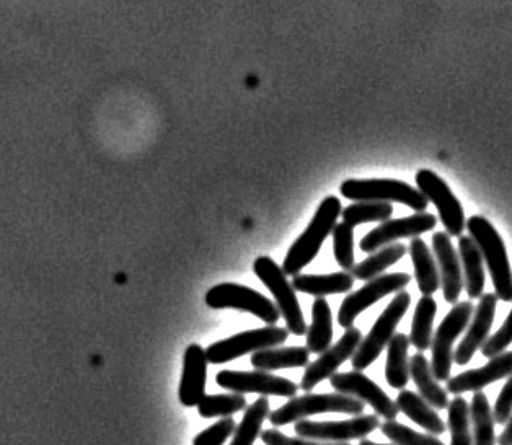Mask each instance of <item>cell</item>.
Instances as JSON below:
<instances>
[{"label": "cell", "instance_id": "5bb4252c", "mask_svg": "<svg viewBox=\"0 0 512 445\" xmlns=\"http://www.w3.org/2000/svg\"><path fill=\"white\" fill-rule=\"evenodd\" d=\"M330 385L335 388V392L358 398L362 403L371 405L377 416H382L387 421H395L400 413L397 403L374 380L369 379L362 372H343V374L336 372L330 377Z\"/></svg>", "mask_w": 512, "mask_h": 445}, {"label": "cell", "instance_id": "836d02e7", "mask_svg": "<svg viewBox=\"0 0 512 445\" xmlns=\"http://www.w3.org/2000/svg\"><path fill=\"white\" fill-rule=\"evenodd\" d=\"M392 214V204L374 203V201H359L341 211L343 222L351 227L367 224V222H387L390 221Z\"/></svg>", "mask_w": 512, "mask_h": 445}, {"label": "cell", "instance_id": "ffe728a7", "mask_svg": "<svg viewBox=\"0 0 512 445\" xmlns=\"http://www.w3.org/2000/svg\"><path fill=\"white\" fill-rule=\"evenodd\" d=\"M206 380H208V357L199 344H190L183 357V374H181L180 388H178V397L181 405L198 406L199 401L203 400L204 390H206Z\"/></svg>", "mask_w": 512, "mask_h": 445}, {"label": "cell", "instance_id": "ba28073f", "mask_svg": "<svg viewBox=\"0 0 512 445\" xmlns=\"http://www.w3.org/2000/svg\"><path fill=\"white\" fill-rule=\"evenodd\" d=\"M472 315L473 304L470 300L457 302L434 333L433 343H431V351H433L431 369L437 382H447L451 379L454 343L468 327Z\"/></svg>", "mask_w": 512, "mask_h": 445}, {"label": "cell", "instance_id": "277c9868", "mask_svg": "<svg viewBox=\"0 0 512 445\" xmlns=\"http://www.w3.org/2000/svg\"><path fill=\"white\" fill-rule=\"evenodd\" d=\"M341 196L351 201H374V203L405 204L415 212H428L429 201L420 190L405 181L389 178L372 180H346L340 186Z\"/></svg>", "mask_w": 512, "mask_h": 445}, {"label": "cell", "instance_id": "4316f807", "mask_svg": "<svg viewBox=\"0 0 512 445\" xmlns=\"http://www.w3.org/2000/svg\"><path fill=\"white\" fill-rule=\"evenodd\" d=\"M387 346H389L387 348V364H385L387 384L397 390H405L411 379L410 359H408L410 338L403 333H395Z\"/></svg>", "mask_w": 512, "mask_h": 445}, {"label": "cell", "instance_id": "4dcf8cb0", "mask_svg": "<svg viewBox=\"0 0 512 445\" xmlns=\"http://www.w3.org/2000/svg\"><path fill=\"white\" fill-rule=\"evenodd\" d=\"M470 421L473 426V445H495V416L485 393L475 392L470 405Z\"/></svg>", "mask_w": 512, "mask_h": 445}, {"label": "cell", "instance_id": "ac0fdd59", "mask_svg": "<svg viewBox=\"0 0 512 445\" xmlns=\"http://www.w3.org/2000/svg\"><path fill=\"white\" fill-rule=\"evenodd\" d=\"M433 250L439 265V273H441L444 299L447 304L455 305L464 291V273H462L459 252L452 245L451 235L447 232H436L433 235Z\"/></svg>", "mask_w": 512, "mask_h": 445}, {"label": "cell", "instance_id": "8d00e7d4", "mask_svg": "<svg viewBox=\"0 0 512 445\" xmlns=\"http://www.w3.org/2000/svg\"><path fill=\"white\" fill-rule=\"evenodd\" d=\"M332 235L336 263L349 273L356 265V261H354V227L340 222L335 225Z\"/></svg>", "mask_w": 512, "mask_h": 445}, {"label": "cell", "instance_id": "1f68e13d", "mask_svg": "<svg viewBox=\"0 0 512 445\" xmlns=\"http://www.w3.org/2000/svg\"><path fill=\"white\" fill-rule=\"evenodd\" d=\"M270 401L268 398L261 397L253 401L252 405L247 406L242 423L237 426L234 432V439L230 445H253L256 437L260 436L261 428L266 418H270Z\"/></svg>", "mask_w": 512, "mask_h": 445}, {"label": "cell", "instance_id": "4fadbf2b", "mask_svg": "<svg viewBox=\"0 0 512 445\" xmlns=\"http://www.w3.org/2000/svg\"><path fill=\"white\" fill-rule=\"evenodd\" d=\"M216 382L219 387L226 388L232 393H258L263 397H296L299 385L284 377L270 374L263 371H221L216 375Z\"/></svg>", "mask_w": 512, "mask_h": 445}, {"label": "cell", "instance_id": "7bdbcfd3", "mask_svg": "<svg viewBox=\"0 0 512 445\" xmlns=\"http://www.w3.org/2000/svg\"><path fill=\"white\" fill-rule=\"evenodd\" d=\"M359 445H395V444H377V442L367 441V439H364V441L359 442Z\"/></svg>", "mask_w": 512, "mask_h": 445}, {"label": "cell", "instance_id": "7402d4cb", "mask_svg": "<svg viewBox=\"0 0 512 445\" xmlns=\"http://www.w3.org/2000/svg\"><path fill=\"white\" fill-rule=\"evenodd\" d=\"M354 286V278L348 271L333 274H297L292 278L296 292L309 296L325 297L332 294H345Z\"/></svg>", "mask_w": 512, "mask_h": 445}, {"label": "cell", "instance_id": "60d3db41", "mask_svg": "<svg viewBox=\"0 0 512 445\" xmlns=\"http://www.w3.org/2000/svg\"><path fill=\"white\" fill-rule=\"evenodd\" d=\"M495 423L506 424L512 416V375L509 377L508 382L504 384L503 390L499 393L498 400H496L495 410Z\"/></svg>", "mask_w": 512, "mask_h": 445}, {"label": "cell", "instance_id": "3957f363", "mask_svg": "<svg viewBox=\"0 0 512 445\" xmlns=\"http://www.w3.org/2000/svg\"><path fill=\"white\" fill-rule=\"evenodd\" d=\"M366 408L358 398L343 393H307L302 397H294L278 410L271 411L270 423L276 428L286 424L297 423L309 416L322 413H345V415L361 416Z\"/></svg>", "mask_w": 512, "mask_h": 445}, {"label": "cell", "instance_id": "b9f144b4", "mask_svg": "<svg viewBox=\"0 0 512 445\" xmlns=\"http://www.w3.org/2000/svg\"><path fill=\"white\" fill-rule=\"evenodd\" d=\"M499 445H512V416L509 418L508 423H506V429H504L503 434L496 439Z\"/></svg>", "mask_w": 512, "mask_h": 445}, {"label": "cell", "instance_id": "8992f818", "mask_svg": "<svg viewBox=\"0 0 512 445\" xmlns=\"http://www.w3.org/2000/svg\"><path fill=\"white\" fill-rule=\"evenodd\" d=\"M410 304L411 296L407 291L397 292V296L393 297L392 302L387 305V309L377 318V322L367 333L366 338H362L358 351L351 359L354 371L362 372L371 366L372 362L379 359L385 346L395 336L398 323L402 322L405 313L410 309Z\"/></svg>", "mask_w": 512, "mask_h": 445}, {"label": "cell", "instance_id": "9a60e30c", "mask_svg": "<svg viewBox=\"0 0 512 445\" xmlns=\"http://www.w3.org/2000/svg\"><path fill=\"white\" fill-rule=\"evenodd\" d=\"M361 341V330L354 327L348 328L345 331V335L341 336L338 343H335V346H330L325 353L320 354L317 361L307 366L299 388L309 393L320 382L330 379L348 359H353L354 353L358 351Z\"/></svg>", "mask_w": 512, "mask_h": 445}, {"label": "cell", "instance_id": "f1b7e54d", "mask_svg": "<svg viewBox=\"0 0 512 445\" xmlns=\"http://www.w3.org/2000/svg\"><path fill=\"white\" fill-rule=\"evenodd\" d=\"M408 248L403 243H392L387 247L380 248L376 253H371L369 258L361 261L358 265L349 271L354 279L359 281H371V279L379 278L385 269L395 265L407 255Z\"/></svg>", "mask_w": 512, "mask_h": 445}, {"label": "cell", "instance_id": "cb8c5ba5", "mask_svg": "<svg viewBox=\"0 0 512 445\" xmlns=\"http://www.w3.org/2000/svg\"><path fill=\"white\" fill-rule=\"evenodd\" d=\"M398 410L403 415L411 419L413 423L418 424L421 428L426 429L433 436H441L447 431V426L442 421L441 416L437 415L433 406H429L420 393L410 392V390H402L398 393L397 401Z\"/></svg>", "mask_w": 512, "mask_h": 445}, {"label": "cell", "instance_id": "e0dca14e", "mask_svg": "<svg viewBox=\"0 0 512 445\" xmlns=\"http://www.w3.org/2000/svg\"><path fill=\"white\" fill-rule=\"evenodd\" d=\"M496 305H498L496 294L488 292L480 297L477 309L473 310L472 322L465 333V338L459 344V348L455 349V364L467 366L478 349L483 348V344L486 343L488 335H490L493 322H495Z\"/></svg>", "mask_w": 512, "mask_h": 445}, {"label": "cell", "instance_id": "ab89813d", "mask_svg": "<svg viewBox=\"0 0 512 445\" xmlns=\"http://www.w3.org/2000/svg\"><path fill=\"white\" fill-rule=\"evenodd\" d=\"M260 437L265 445H351L348 442H322L304 439V437H289L278 429L261 431Z\"/></svg>", "mask_w": 512, "mask_h": 445}, {"label": "cell", "instance_id": "52a82bcc", "mask_svg": "<svg viewBox=\"0 0 512 445\" xmlns=\"http://www.w3.org/2000/svg\"><path fill=\"white\" fill-rule=\"evenodd\" d=\"M204 300L208 307L214 310L232 309L252 313L270 327L276 325L281 318L278 307L268 297L253 291L252 287L234 282H224L211 287Z\"/></svg>", "mask_w": 512, "mask_h": 445}, {"label": "cell", "instance_id": "9c48e42d", "mask_svg": "<svg viewBox=\"0 0 512 445\" xmlns=\"http://www.w3.org/2000/svg\"><path fill=\"white\" fill-rule=\"evenodd\" d=\"M287 336H289L287 328L274 327V325L243 331V333H237L226 340L212 343L206 349V357L211 364H226V362L239 359L243 354L278 348L281 344L286 343Z\"/></svg>", "mask_w": 512, "mask_h": 445}, {"label": "cell", "instance_id": "44dd1931", "mask_svg": "<svg viewBox=\"0 0 512 445\" xmlns=\"http://www.w3.org/2000/svg\"><path fill=\"white\" fill-rule=\"evenodd\" d=\"M459 256L468 299H480L485 291V261L472 237H459Z\"/></svg>", "mask_w": 512, "mask_h": 445}, {"label": "cell", "instance_id": "d590c367", "mask_svg": "<svg viewBox=\"0 0 512 445\" xmlns=\"http://www.w3.org/2000/svg\"><path fill=\"white\" fill-rule=\"evenodd\" d=\"M380 431L395 445H446L433 434H421L397 421H385Z\"/></svg>", "mask_w": 512, "mask_h": 445}, {"label": "cell", "instance_id": "7c38bea8", "mask_svg": "<svg viewBox=\"0 0 512 445\" xmlns=\"http://www.w3.org/2000/svg\"><path fill=\"white\" fill-rule=\"evenodd\" d=\"M380 428L379 416H354L348 421H307L301 419L294 426L297 437L322 442H349L364 439Z\"/></svg>", "mask_w": 512, "mask_h": 445}, {"label": "cell", "instance_id": "74e56055", "mask_svg": "<svg viewBox=\"0 0 512 445\" xmlns=\"http://www.w3.org/2000/svg\"><path fill=\"white\" fill-rule=\"evenodd\" d=\"M235 429H237V424H235L232 416L222 418L221 421L212 424L208 429L199 432L195 441H193V445H224L230 436H234Z\"/></svg>", "mask_w": 512, "mask_h": 445}, {"label": "cell", "instance_id": "603a6c76", "mask_svg": "<svg viewBox=\"0 0 512 445\" xmlns=\"http://www.w3.org/2000/svg\"><path fill=\"white\" fill-rule=\"evenodd\" d=\"M410 377L418 387L420 397L423 398L434 410H447L449 406V395L447 390L437 384L433 369L423 353H416L410 361Z\"/></svg>", "mask_w": 512, "mask_h": 445}, {"label": "cell", "instance_id": "2e32d148", "mask_svg": "<svg viewBox=\"0 0 512 445\" xmlns=\"http://www.w3.org/2000/svg\"><path fill=\"white\" fill-rule=\"evenodd\" d=\"M437 225L436 216L429 212H416L413 216L382 222L361 240V252L374 253L392 245L400 238H415L431 232Z\"/></svg>", "mask_w": 512, "mask_h": 445}, {"label": "cell", "instance_id": "d4e9b609", "mask_svg": "<svg viewBox=\"0 0 512 445\" xmlns=\"http://www.w3.org/2000/svg\"><path fill=\"white\" fill-rule=\"evenodd\" d=\"M410 255L415 266V278L423 296H433L441 287V274L434 260L433 252L424 243L423 238H411Z\"/></svg>", "mask_w": 512, "mask_h": 445}, {"label": "cell", "instance_id": "e575fe53", "mask_svg": "<svg viewBox=\"0 0 512 445\" xmlns=\"http://www.w3.org/2000/svg\"><path fill=\"white\" fill-rule=\"evenodd\" d=\"M451 445H473L470 432V406L462 397H455L447 406Z\"/></svg>", "mask_w": 512, "mask_h": 445}, {"label": "cell", "instance_id": "f35d334b", "mask_svg": "<svg viewBox=\"0 0 512 445\" xmlns=\"http://www.w3.org/2000/svg\"><path fill=\"white\" fill-rule=\"evenodd\" d=\"M512 343V310L509 312L508 318L504 320L503 327L496 331L495 335L491 336L483 344L482 354L488 359L504 353L508 349L509 344Z\"/></svg>", "mask_w": 512, "mask_h": 445}, {"label": "cell", "instance_id": "d6986e66", "mask_svg": "<svg viewBox=\"0 0 512 445\" xmlns=\"http://www.w3.org/2000/svg\"><path fill=\"white\" fill-rule=\"evenodd\" d=\"M512 375V351H504L491 357L486 366L475 371L462 372L454 379L447 380V393L462 395L465 392H482L486 385L495 384L498 380Z\"/></svg>", "mask_w": 512, "mask_h": 445}, {"label": "cell", "instance_id": "d6a6232c", "mask_svg": "<svg viewBox=\"0 0 512 445\" xmlns=\"http://www.w3.org/2000/svg\"><path fill=\"white\" fill-rule=\"evenodd\" d=\"M247 410V398L240 393H221V395H204L198 403L199 416L203 418H230V416Z\"/></svg>", "mask_w": 512, "mask_h": 445}, {"label": "cell", "instance_id": "8fae6325", "mask_svg": "<svg viewBox=\"0 0 512 445\" xmlns=\"http://www.w3.org/2000/svg\"><path fill=\"white\" fill-rule=\"evenodd\" d=\"M416 185L424 198L436 206L447 234L452 237H462L467 227L464 208L459 199L455 198L446 181L431 170H420L416 173Z\"/></svg>", "mask_w": 512, "mask_h": 445}, {"label": "cell", "instance_id": "7a4b0ae2", "mask_svg": "<svg viewBox=\"0 0 512 445\" xmlns=\"http://www.w3.org/2000/svg\"><path fill=\"white\" fill-rule=\"evenodd\" d=\"M467 230L482 252L483 261L495 286L496 297L503 302H512V269L503 238L491 222L482 216L470 217Z\"/></svg>", "mask_w": 512, "mask_h": 445}, {"label": "cell", "instance_id": "484cf974", "mask_svg": "<svg viewBox=\"0 0 512 445\" xmlns=\"http://www.w3.org/2000/svg\"><path fill=\"white\" fill-rule=\"evenodd\" d=\"M309 349L302 346L292 348H268L253 353L252 366L256 371L273 372L279 369H299L309 366Z\"/></svg>", "mask_w": 512, "mask_h": 445}, {"label": "cell", "instance_id": "f546056e", "mask_svg": "<svg viewBox=\"0 0 512 445\" xmlns=\"http://www.w3.org/2000/svg\"><path fill=\"white\" fill-rule=\"evenodd\" d=\"M437 304L431 296H423L416 305L413 323H411L410 344H413L418 353L431 348L433 343V325L436 317Z\"/></svg>", "mask_w": 512, "mask_h": 445}, {"label": "cell", "instance_id": "5b68a950", "mask_svg": "<svg viewBox=\"0 0 512 445\" xmlns=\"http://www.w3.org/2000/svg\"><path fill=\"white\" fill-rule=\"evenodd\" d=\"M253 273L273 294L276 307L286 320L287 331L296 336L307 335L309 328L305 323L301 304L297 300L296 289L292 287L291 282L287 281L283 268L270 256H260L253 263Z\"/></svg>", "mask_w": 512, "mask_h": 445}, {"label": "cell", "instance_id": "83f0119b", "mask_svg": "<svg viewBox=\"0 0 512 445\" xmlns=\"http://www.w3.org/2000/svg\"><path fill=\"white\" fill-rule=\"evenodd\" d=\"M333 317L332 309L325 297H317L312 305V323L307 330V346L309 353L322 354L332 346Z\"/></svg>", "mask_w": 512, "mask_h": 445}, {"label": "cell", "instance_id": "30bf717a", "mask_svg": "<svg viewBox=\"0 0 512 445\" xmlns=\"http://www.w3.org/2000/svg\"><path fill=\"white\" fill-rule=\"evenodd\" d=\"M410 281L411 276L407 273L384 274V276L367 281L366 286L361 287L359 291L351 292L343 300L340 312H338L340 327L345 328V330L353 327L356 318L364 310L377 304L384 297L390 296L393 292L403 291L410 284Z\"/></svg>", "mask_w": 512, "mask_h": 445}, {"label": "cell", "instance_id": "6da1fadb", "mask_svg": "<svg viewBox=\"0 0 512 445\" xmlns=\"http://www.w3.org/2000/svg\"><path fill=\"white\" fill-rule=\"evenodd\" d=\"M341 211H343L341 201L336 196H328L323 199L315 216L312 217L309 227L304 230L301 237L297 238L296 242L292 243V247L289 248V252L284 258L283 271L286 276L294 278L297 274H301L305 266H309L315 260L323 242L335 229Z\"/></svg>", "mask_w": 512, "mask_h": 445}]
</instances>
